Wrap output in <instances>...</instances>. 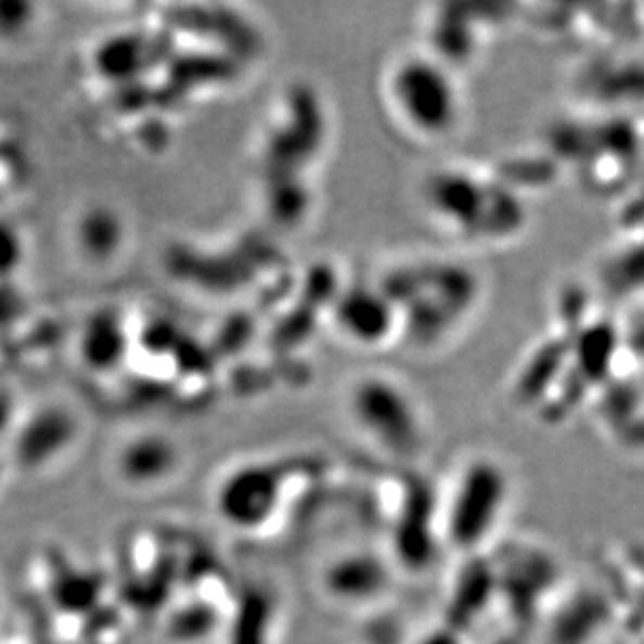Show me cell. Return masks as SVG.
<instances>
[{"label": "cell", "mask_w": 644, "mask_h": 644, "mask_svg": "<svg viewBox=\"0 0 644 644\" xmlns=\"http://www.w3.org/2000/svg\"><path fill=\"white\" fill-rule=\"evenodd\" d=\"M350 420L370 440L392 455H413L424 438L422 409L401 379L363 374L347 397Z\"/></svg>", "instance_id": "obj_2"}, {"label": "cell", "mask_w": 644, "mask_h": 644, "mask_svg": "<svg viewBox=\"0 0 644 644\" xmlns=\"http://www.w3.org/2000/svg\"><path fill=\"white\" fill-rule=\"evenodd\" d=\"M474 469L463 478L456 494V537L465 540L480 537V528H486L492 511L503 497V476L488 463H476Z\"/></svg>", "instance_id": "obj_5"}, {"label": "cell", "mask_w": 644, "mask_h": 644, "mask_svg": "<svg viewBox=\"0 0 644 644\" xmlns=\"http://www.w3.org/2000/svg\"><path fill=\"white\" fill-rule=\"evenodd\" d=\"M176 447L157 434H146L130 440L119 456V469L126 480L134 484L159 482L176 467Z\"/></svg>", "instance_id": "obj_6"}, {"label": "cell", "mask_w": 644, "mask_h": 644, "mask_svg": "<svg viewBox=\"0 0 644 644\" xmlns=\"http://www.w3.org/2000/svg\"><path fill=\"white\" fill-rule=\"evenodd\" d=\"M382 96L397 126L420 142L449 140L465 115V94L455 69L428 49L404 51L388 63Z\"/></svg>", "instance_id": "obj_1"}, {"label": "cell", "mask_w": 644, "mask_h": 644, "mask_svg": "<svg viewBox=\"0 0 644 644\" xmlns=\"http://www.w3.org/2000/svg\"><path fill=\"white\" fill-rule=\"evenodd\" d=\"M332 320L343 338L357 347H379L401 332V313L382 286H352L334 302Z\"/></svg>", "instance_id": "obj_3"}, {"label": "cell", "mask_w": 644, "mask_h": 644, "mask_svg": "<svg viewBox=\"0 0 644 644\" xmlns=\"http://www.w3.org/2000/svg\"><path fill=\"white\" fill-rule=\"evenodd\" d=\"M278 492L280 484L268 465H246L226 478L217 497L219 511L230 524L253 528L268 519Z\"/></svg>", "instance_id": "obj_4"}]
</instances>
